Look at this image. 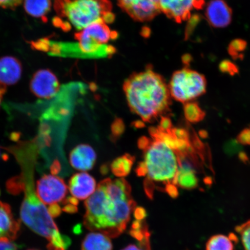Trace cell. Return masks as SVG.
<instances>
[{
	"instance_id": "1",
	"label": "cell",
	"mask_w": 250,
	"mask_h": 250,
	"mask_svg": "<svg viewBox=\"0 0 250 250\" xmlns=\"http://www.w3.org/2000/svg\"><path fill=\"white\" fill-rule=\"evenodd\" d=\"M136 206L126 180L105 179L85 202L84 226L109 237H118L126 229Z\"/></svg>"
},
{
	"instance_id": "2",
	"label": "cell",
	"mask_w": 250,
	"mask_h": 250,
	"mask_svg": "<svg viewBox=\"0 0 250 250\" xmlns=\"http://www.w3.org/2000/svg\"><path fill=\"white\" fill-rule=\"evenodd\" d=\"M143 144L144 159L137 173L140 176L146 177L145 191L148 198L152 199L156 186L166 191L168 187L176 186L180 158L179 152L157 130L153 132L151 140L144 141Z\"/></svg>"
},
{
	"instance_id": "3",
	"label": "cell",
	"mask_w": 250,
	"mask_h": 250,
	"mask_svg": "<svg viewBox=\"0 0 250 250\" xmlns=\"http://www.w3.org/2000/svg\"><path fill=\"white\" fill-rule=\"evenodd\" d=\"M124 90L130 109L145 121L164 113L170 104L168 86L160 75L149 68L128 78Z\"/></svg>"
},
{
	"instance_id": "4",
	"label": "cell",
	"mask_w": 250,
	"mask_h": 250,
	"mask_svg": "<svg viewBox=\"0 0 250 250\" xmlns=\"http://www.w3.org/2000/svg\"><path fill=\"white\" fill-rule=\"evenodd\" d=\"M25 183L24 198L20 210L21 220L25 225L48 240V250H67L71 241L62 235L46 206L36 194L33 184Z\"/></svg>"
},
{
	"instance_id": "5",
	"label": "cell",
	"mask_w": 250,
	"mask_h": 250,
	"mask_svg": "<svg viewBox=\"0 0 250 250\" xmlns=\"http://www.w3.org/2000/svg\"><path fill=\"white\" fill-rule=\"evenodd\" d=\"M55 10L65 19L62 29L71 26L81 31L100 21L111 23L115 20L112 4L109 0H55Z\"/></svg>"
},
{
	"instance_id": "6",
	"label": "cell",
	"mask_w": 250,
	"mask_h": 250,
	"mask_svg": "<svg viewBox=\"0 0 250 250\" xmlns=\"http://www.w3.org/2000/svg\"><path fill=\"white\" fill-rule=\"evenodd\" d=\"M117 37L116 31L111 30L103 21L90 24L75 34V39L86 58H108L114 55L116 49L105 43Z\"/></svg>"
},
{
	"instance_id": "7",
	"label": "cell",
	"mask_w": 250,
	"mask_h": 250,
	"mask_svg": "<svg viewBox=\"0 0 250 250\" xmlns=\"http://www.w3.org/2000/svg\"><path fill=\"white\" fill-rule=\"evenodd\" d=\"M206 87L207 81L205 76L187 67L175 72L168 85L172 98L185 103L203 95Z\"/></svg>"
},
{
	"instance_id": "8",
	"label": "cell",
	"mask_w": 250,
	"mask_h": 250,
	"mask_svg": "<svg viewBox=\"0 0 250 250\" xmlns=\"http://www.w3.org/2000/svg\"><path fill=\"white\" fill-rule=\"evenodd\" d=\"M68 187L61 178L44 175L37 181L36 194L45 205H58L67 195Z\"/></svg>"
},
{
	"instance_id": "9",
	"label": "cell",
	"mask_w": 250,
	"mask_h": 250,
	"mask_svg": "<svg viewBox=\"0 0 250 250\" xmlns=\"http://www.w3.org/2000/svg\"><path fill=\"white\" fill-rule=\"evenodd\" d=\"M118 5L134 21H148L161 13L159 0H117Z\"/></svg>"
},
{
	"instance_id": "10",
	"label": "cell",
	"mask_w": 250,
	"mask_h": 250,
	"mask_svg": "<svg viewBox=\"0 0 250 250\" xmlns=\"http://www.w3.org/2000/svg\"><path fill=\"white\" fill-rule=\"evenodd\" d=\"M30 89L37 98L51 99L60 89V83L52 71L41 69L37 71L31 78Z\"/></svg>"
},
{
	"instance_id": "11",
	"label": "cell",
	"mask_w": 250,
	"mask_h": 250,
	"mask_svg": "<svg viewBox=\"0 0 250 250\" xmlns=\"http://www.w3.org/2000/svg\"><path fill=\"white\" fill-rule=\"evenodd\" d=\"M161 12L178 23L190 20L193 9H201L197 0H159Z\"/></svg>"
},
{
	"instance_id": "12",
	"label": "cell",
	"mask_w": 250,
	"mask_h": 250,
	"mask_svg": "<svg viewBox=\"0 0 250 250\" xmlns=\"http://www.w3.org/2000/svg\"><path fill=\"white\" fill-rule=\"evenodd\" d=\"M205 16L212 27L224 28L230 23L232 12L224 0H211L206 6Z\"/></svg>"
},
{
	"instance_id": "13",
	"label": "cell",
	"mask_w": 250,
	"mask_h": 250,
	"mask_svg": "<svg viewBox=\"0 0 250 250\" xmlns=\"http://www.w3.org/2000/svg\"><path fill=\"white\" fill-rule=\"evenodd\" d=\"M97 187L95 179L86 171L75 174L68 182L71 194L78 200L88 199L95 192Z\"/></svg>"
},
{
	"instance_id": "14",
	"label": "cell",
	"mask_w": 250,
	"mask_h": 250,
	"mask_svg": "<svg viewBox=\"0 0 250 250\" xmlns=\"http://www.w3.org/2000/svg\"><path fill=\"white\" fill-rule=\"evenodd\" d=\"M22 65L17 58L7 56L0 58V85H13L20 80Z\"/></svg>"
},
{
	"instance_id": "15",
	"label": "cell",
	"mask_w": 250,
	"mask_h": 250,
	"mask_svg": "<svg viewBox=\"0 0 250 250\" xmlns=\"http://www.w3.org/2000/svg\"><path fill=\"white\" fill-rule=\"evenodd\" d=\"M95 150L87 145H80L75 147L70 154L71 167L80 171L91 170L96 161Z\"/></svg>"
},
{
	"instance_id": "16",
	"label": "cell",
	"mask_w": 250,
	"mask_h": 250,
	"mask_svg": "<svg viewBox=\"0 0 250 250\" xmlns=\"http://www.w3.org/2000/svg\"><path fill=\"white\" fill-rule=\"evenodd\" d=\"M20 230V222L14 218L10 206L0 201V238L17 239Z\"/></svg>"
},
{
	"instance_id": "17",
	"label": "cell",
	"mask_w": 250,
	"mask_h": 250,
	"mask_svg": "<svg viewBox=\"0 0 250 250\" xmlns=\"http://www.w3.org/2000/svg\"><path fill=\"white\" fill-rule=\"evenodd\" d=\"M198 179L195 174L194 168L189 162L181 160L179 171L176 180L177 186L183 189L191 190L198 186Z\"/></svg>"
},
{
	"instance_id": "18",
	"label": "cell",
	"mask_w": 250,
	"mask_h": 250,
	"mask_svg": "<svg viewBox=\"0 0 250 250\" xmlns=\"http://www.w3.org/2000/svg\"><path fill=\"white\" fill-rule=\"evenodd\" d=\"M81 250H112L109 237L101 232L87 234L83 239Z\"/></svg>"
},
{
	"instance_id": "19",
	"label": "cell",
	"mask_w": 250,
	"mask_h": 250,
	"mask_svg": "<svg viewBox=\"0 0 250 250\" xmlns=\"http://www.w3.org/2000/svg\"><path fill=\"white\" fill-rule=\"evenodd\" d=\"M24 8L33 18L46 20L51 9V0H23Z\"/></svg>"
},
{
	"instance_id": "20",
	"label": "cell",
	"mask_w": 250,
	"mask_h": 250,
	"mask_svg": "<svg viewBox=\"0 0 250 250\" xmlns=\"http://www.w3.org/2000/svg\"><path fill=\"white\" fill-rule=\"evenodd\" d=\"M130 234L139 242L142 248L146 250H151L149 243L150 233L148 228L144 220L134 221L132 225Z\"/></svg>"
},
{
	"instance_id": "21",
	"label": "cell",
	"mask_w": 250,
	"mask_h": 250,
	"mask_svg": "<svg viewBox=\"0 0 250 250\" xmlns=\"http://www.w3.org/2000/svg\"><path fill=\"white\" fill-rule=\"evenodd\" d=\"M237 241V237L233 233L229 236L217 234L209 239L206 244V250H233Z\"/></svg>"
},
{
	"instance_id": "22",
	"label": "cell",
	"mask_w": 250,
	"mask_h": 250,
	"mask_svg": "<svg viewBox=\"0 0 250 250\" xmlns=\"http://www.w3.org/2000/svg\"><path fill=\"white\" fill-rule=\"evenodd\" d=\"M133 164V158L130 156L124 155L112 162L111 170L115 176L124 177L129 174Z\"/></svg>"
},
{
	"instance_id": "23",
	"label": "cell",
	"mask_w": 250,
	"mask_h": 250,
	"mask_svg": "<svg viewBox=\"0 0 250 250\" xmlns=\"http://www.w3.org/2000/svg\"><path fill=\"white\" fill-rule=\"evenodd\" d=\"M184 114L187 121L191 123H198L203 120L205 112L198 103L189 102L186 103L184 108Z\"/></svg>"
},
{
	"instance_id": "24",
	"label": "cell",
	"mask_w": 250,
	"mask_h": 250,
	"mask_svg": "<svg viewBox=\"0 0 250 250\" xmlns=\"http://www.w3.org/2000/svg\"><path fill=\"white\" fill-rule=\"evenodd\" d=\"M236 230L241 237L242 242L245 250H250V220L237 226Z\"/></svg>"
},
{
	"instance_id": "25",
	"label": "cell",
	"mask_w": 250,
	"mask_h": 250,
	"mask_svg": "<svg viewBox=\"0 0 250 250\" xmlns=\"http://www.w3.org/2000/svg\"><path fill=\"white\" fill-rule=\"evenodd\" d=\"M9 193L13 195L20 194L25 189L24 181L21 177H15L8 181L7 184Z\"/></svg>"
},
{
	"instance_id": "26",
	"label": "cell",
	"mask_w": 250,
	"mask_h": 250,
	"mask_svg": "<svg viewBox=\"0 0 250 250\" xmlns=\"http://www.w3.org/2000/svg\"><path fill=\"white\" fill-rule=\"evenodd\" d=\"M78 204V200L75 198L74 197H68V198L65 199L62 201V205L63 208H62V210L67 213H75L78 210L77 205Z\"/></svg>"
},
{
	"instance_id": "27",
	"label": "cell",
	"mask_w": 250,
	"mask_h": 250,
	"mask_svg": "<svg viewBox=\"0 0 250 250\" xmlns=\"http://www.w3.org/2000/svg\"><path fill=\"white\" fill-rule=\"evenodd\" d=\"M246 48V42L242 40H235L230 43L229 52L233 57L240 56V53Z\"/></svg>"
},
{
	"instance_id": "28",
	"label": "cell",
	"mask_w": 250,
	"mask_h": 250,
	"mask_svg": "<svg viewBox=\"0 0 250 250\" xmlns=\"http://www.w3.org/2000/svg\"><path fill=\"white\" fill-rule=\"evenodd\" d=\"M237 141L243 145L250 146V127L243 129L237 137Z\"/></svg>"
},
{
	"instance_id": "29",
	"label": "cell",
	"mask_w": 250,
	"mask_h": 250,
	"mask_svg": "<svg viewBox=\"0 0 250 250\" xmlns=\"http://www.w3.org/2000/svg\"><path fill=\"white\" fill-rule=\"evenodd\" d=\"M23 1V0H0V8L14 9Z\"/></svg>"
},
{
	"instance_id": "30",
	"label": "cell",
	"mask_w": 250,
	"mask_h": 250,
	"mask_svg": "<svg viewBox=\"0 0 250 250\" xmlns=\"http://www.w3.org/2000/svg\"><path fill=\"white\" fill-rule=\"evenodd\" d=\"M0 250H18V247L7 237L0 238Z\"/></svg>"
},
{
	"instance_id": "31",
	"label": "cell",
	"mask_w": 250,
	"mask_h": 250,
	"mask_svg": "<svg viewBox=\"0 0 250 250\" xmlns=\"http://www.w3.org/2000/svg\"><path fill=\"white\" fill-rule=\"evenodd\" d=\"M220 70L224 73H229L230 74H235L237 69L235 65L229 62H223L220 65Z\"/></svg>"
},
{
	"instance_id": "32",
	"label": "cell",
	"mask_w": 250,
	"mask_h": 250,
	"mask_svg": "<svg viewBox=\"0 0 250 250\" xmlns=\"http://www.w3.org/2000/svg\"><path fill=\"white\" fill-rule=\"evenodd\" d=\"M62 208L59 205H54L49 206L48 210L52 218H56L62 213Z\"/></svg>"
},
{
	"instance_id": "33",
	"label": "cell",
	"mask_w": 250,
	"mask_h": 250,
	"mask_svg": "<svg viewBox=\"0 0 250 250\" xmlns=\"http://www.w3.org/2000/svg\"><path fill=\"white\" fill-rule=\"evenodd\" d=\"M147 215L145 208H136L134 210V216L136 220H144Z\"/></svg>"
},
{
	"instance_id": "34",
	"label": "cell",
	"mask_w": 250,
	"mask_h": 250,
	"mask_svg": "<svg viewBox=\"0 0 250 250\" xmlns=\"http://www.w3.org/2000/svg\"><path fill=\"white\" fill-rule=\"evenodd\" d=\"M6 87L3 86L1 85H0V105H1V103L2 101V99L3 95H4L5 92Z\"/></svg>"
},
{
	"instance_id": "35",
	"label": "cell",
	"mask_w": 250,
	"mask_h": 250,
	"mask_svg": "<svg viewBox=\"0 0 250 250\" xmlns=\"http://www.w3.org/2000/svg\"><path fill=\"white\" fill-rule=\"evenodd\" d=\"M142 250L137 248V247L135 245H130L125 248L123 250Z\"/></svg>"
},
{
	"instance_id": "36",
	"label": "cell",
	"mask_w": 250,
	"mask_h": 250,
	"mask_svg": "<svg viewBox=\"0 0 250 250\" xmlns=\"http://www.w3.org/2000/svg\"><path fill=\"white\" fill-rule=\"evenodd\" d=\"M239 158L240 160L243 162H246L248 160V157L247 156L246 154L245 153L241 152L239 155Z\"/></svg>"
},
{
	"instance_id": "37",
	"label": "cell",
	"mask_w": 250,
	"mask_h": 250,
	"mask_svg": "<svg viewBox=\"0 0 250 250\" xmlns=\"http://www.w3.org/2000/svg\"><path fill=\"white\" fill-rule=\"evenodd\" d=\"M198 2L200 8L202 9L205 5V0H197Z\"/></svg>"
},
{
	"instance_id": "38",
	"label": "cell",
	"mask_w": 250,
	"mask_h": 250,
	"mask_svg": "<svg viewBox=\"0 0 250 250\" xmlns=\"http://www.w3.org/2000/svg\"><path fill=\"white\" fill-rule=\"evenodd\" d=\"M27 250H39L32 249H29Z\"/></svg>"
}]
</instances>
